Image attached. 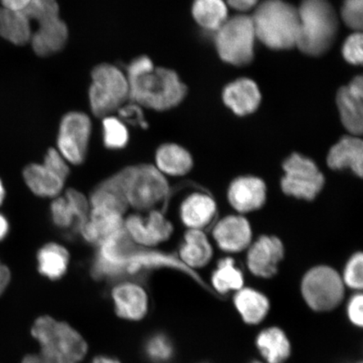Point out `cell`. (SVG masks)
<instances>
[{
    "mask_svg": "<svg viewBox=\"0 0 363 363\" xmlns=\"http://www.w3.org/2000/svg\"><path fill=\"white\" fill-rule=\"evenodd\" d=\"M129 101L157 111L178 106L187 94V87L174 70L155 67L147 56L139 57L127 67Z\"/></svg>",
    "mask_w": 363,
    "mask_h": 363,
    "instance_id": "cell-1",
    "label": "cell"
},
{
    "mask_svg": "<svg viewBox=\"0 0 363 363\" xmlns=\"http://www.w3.org/2000/svg\"><path fill=\"white\" fill-rule=\"evenodd\" d=\"M31 333L40 352L27 355L21 363H79L87 353V343L78 331L52 317L38 318Z\"/></svg>",
    "mask_w": 363,
    "mask_h": 363,
    "instance_id": "cell-2",
    "label": "cell"
},
{
    "mask_svg": "<svg viewBox=\"0 0 363 363\" xmlns=\"http://www.w3.org/2000/svg\"><path fill=\"white\" fill-rule=\"evenodd\" d=\"M298 13L296 47L308 56L324 55L338 33L339 21L334 8L328 0H302Z\"/></svg>",
    "mask_w": 363,
    "mask_h": 363,
    "instance_id": "cell-3",
    "label": "cell"
},
{
    "mask_svg": "<svg viewBox=\"0 0 363 363\" xmlns=\"http://www.w3.org/2000/svg\"><path fill=\"white\" fill-rule=\"evenodd\" d=\"M256 38L274 50L296 47L299 19L298 9L284 0H264L251 16Z\"/></svg>",
    "mask_w": 363,
    "mask_h": 363,
    "instance_id": "cell-4",
    "label": "cell"
},
{
    "mask_svg": "<svg viewBox=\"0 0 363 363\" xmlns=\"http://www.w3.org/2000/svg\"><path fill=\"white\" fill-rule=\"evenodd\" d=\"M91 78L89 99L94 116H111L129 101L128 79L119 68L102 63L94 68Z\"/></svg>",
    "mask_w": 363,
    "mask_h": 363,
    "instance_id": "cell-5",
    "label": "cell"
},
{
    "mask_svg": "<svg viewBox=\"0 0 363 363\" xmlns=\"http://www.w3.org/2000/svg\"><path fill=\"white\" fill-rule=\"evenodd\" d=\"M215 33L216 50L222 60L238 67L252 62L257 38L251 16L229 18Z\"/></svg>",
    "mask_w": 363,
    "mask_h": 363,
    "instance_id": "cell-6",
    "label": "cell"
},
{
    "mask_svg": "<svg viewBox=\"0 0 363 363\" xmlns=\"http://www.w3.org/2000/svg\"><path fill=\"white\" fill-rule=\"evenodd\" d=\"M169 185L160 171L151 165L131 167L127 183V201L138 210H148L161 202Z\"/></svg>",
    "mask_w": 363,
    "mask_h": 363,
    "instance_id": "cell-7",
    "label": "cell"
},
{
    "mask_svg": "<svg viewBox=\"0 0 363 363\" xmlns=\"http://www.w3.org/2000/svg\"><path fill=\"white\" fill-rule=\"evenodd\" d=\"M302 292L313 310L326 311L333 310L342 301L344 288L337 272L328 267H318L303 279Z\"/></svg>",
    "mask_w": 363,
    "mask_h": 363,
    "instance_id": "cell-8",
    "label": "cell"
},
{
    "mask_svg": "<svg viewBox=\"0 0 363 363\" xmlns=\"http://www.w3.org/2000/svg\"><path fill=\"white\" fill-rule=\"evenodd\" d=\"M282 188L286 194L298 199H314L324 184V177L310 159L293 154L284 163Z\"/></svg>",
    "mask_w": 363,
    "mask_h": 363,
    "instance_id": "cell-9",
    "label": "cell"
},
{
    "mask_svg": "<svg viewBox=\"0 0 363 363\" xmlns=\"http://www.w3.org/2000/svg\"><path fill=\"white\" fill-rule=\"evenodd\" d=\"M91 121L84 113L72 111L62 117L57 145L63 158L72 164L84 161L91 134Z\"/></svg>",
    "mask_w": 363,
    "mask_h": 363,
    "instance_id": "cell-10",
    "label": "cell"
},
{
    "mask_svg": "<svg viewBox=\"0 0 363 363\" xmlns=\"http://www.w3.org/2000/svg\"><path fill=\"white\" fill-rule=\"evenodd\" d=\"M363 79L354 78L350 84L338 90L337 104L342 124L349 133L361 135L363 128Z\"/></svg>",
    "mask_w": 363,
    "mask_h": 363,
    "instance_id": "cell-11",
    "label": "cell"
},
{
    "mask_svg": "<svg viewBox=\"0 0 363 363\" xmlns=\"http://www.w3.org/2000/svg\"><path fill=\"white\" fill-rule=\"evenodd\" d=\"M125 228L134 242L145 247L155 246L169 239L172 226L161 213L153 211L147 220L139 216H130L125 222Z\"/></svg>",
    "mask_w": 363,
    "mask_h": 363,
    "instance_id": "cell-12",
    "label": "cell"
},
{
    "mask_svg": "<svg viewBox=\"0 0 363 363\" xmlns=\"http://www.w3.org/2000/svg\"><path fill=\"white\" fill-rule=\"evenodd\" d=\"M125 228L122 215L108 208H93L81 233L89 242L101 247Z\"/></svg>",
    "mask_w": 363,
    "mask_h": 363,
    "instance_id": "cell-13",
    "label": "cell"
},
{
    "mask_svg": "<svg viewBox=\"0 0 363 363\" xmlns=\"http://www.w3.org/2000/svg\"><path fill=\"white\" fill-rule=\"evenodd\" d=\"M67 39V26L58 16L38 23L30 43L36 55L49 57L61 52Z\"/></svg>",
    "mask_w": 363,
    "mask_h": 363,
    "instance_id": "cell-14",
    "label": "cell"
},
{
    "mask_svg": "<svg viewBox=\"0 0 363 363\" xmlns=\"http://www.w3.org/2000/svg\"><path fill=\"white\" fill-rule=\"evenodd\" d=\"M284 256V247L278 238L262 237L248 253V267L252 274L270 278L274 276Z\"/></svg>",
    "mask_w": 363,
    "mask_h": 363,
    "instance_id": "cell-15",
    "label": "cell"
},
{
    "mask_svg": "<svg viewBox=\"0 0 363 363\" xmlns=\"http://www.w3.org/2000/svg\"><path fill=\"white\" fill-rule=\"evenodd\" d=\"M130 169L131 167H127L119 174L113 175L94 190L91 196L93 208H106L121 215L124 214L129 206L126 192Z\"/></svg>",
    "mask_w": 363,
    "mask_h": 363,
    "instance_id": "cell-16",
    "label": "cell"
},
{
    "mask_svg": "<svg viewBox=\"0 0 363 363\" xmlns=\"http://www.w3.org/2000/svg\"><path fill=\"white\" fill-rule=\"evenodd\" d=\"M222 97L225 106L239 116L255 112L262 99L257 84L249 79H240L227 85Z\"/></svg>",
    "mask_w": 363,
    "mask_h": 363,
    "instance_id": "cell-17",
    "label": "cell"
},
{
    "mask_svg": "<svg viewBox=\"0 0 363 363\" xmlns=\"http://www.w3.org/2000/svg\"><path fill=\"white\" fill-rule=\"evenodd\" d=\"M112 297L117 315L129 320H140L146 316L148 299L139 285L125 283L113 289Z\"/></svg>",
    "mask_w": 363,
    "mask_h": 363,
    "instance_id": "cell-18",
    "label": "cell"
},
{
    "mask_svg": "<svg viewBox=\"0 0 363 363\" xmlns=\"http://www.w3.org/2000/svg\"><path fill=\"white\" fill-rule=\"evenodd\" d=\"M159 267L179 269L191 275L194 279L201 284V279L199 278L198 275L179 260L178 257L162 252L138 250L135 246L125 258L123 263V272L126 271L130 274H134V272L143 269H152V267Z\"/></svg>",
    "mask_w": 363,
    "mask_h": 363,
    "instance_id": "cell-19",
    "label": "cell"
},
{
    "mask_svg": "<svg viewBox=\"0 0 363 363\" xmlns=\"http://www.w3.org/2000/svg\"><path fill=\"white\" fill-rule=\"evenodd\" d=\"M264 183L257 178L248 177L233 182L229 190V199L240 212H249L259 208L265 202Z\"/></svg>",
    "mask_w": 363,
    "mask_h": 363,
    "instance_id": "cell-20",
    "label": "cell"
},
{
    "mask_svg": "<svg viewBox=\"0 0 363 363\" xmlns=\"http://www.w3.org/2000/svg\"><path fill=\"white\" fill-rule=\"evenodd\" d=\"M251 228L247 220L240 216H229L222 220L214 230V238L226 252H240L251 240Z\"/></svg>",
    "mask_w": 363,
    "mask_h": 363,
    "instance_id": "cell-21",
    "label": "cell"
},
{
    "mask_svg": "<svg viewBox=\"0 0 363 363\" xmlns=\"http://www.w3.org/2000/svg\"><path fill=\"white\" fill-rule=\"evenodd\" d=\"M328 163L333 169H351L357 176H362L363 144L362 140L346 136L330 149Z\"/></svg>",
    "mask_w": 363,
    "mask_h": 363,
    "instance_id": "cell-22",
    "label": "cell"
},
{
    "mask_svg": "<svg viewBox=\"0 0 363 363\" xmlns=\"http://www.w3.org/2000/svg\"><path fill=\"white\" fill-rule=\"evenodd\" d=\"M33 30L31 21L23 11L0 8V36L16 45L30 42Z\"/></svg>",
    "mask_w": 363,
    "mask_h": 363,
    "instance_id": "cell-23",
    "label": "cell"
},
{
    "mask_svg": "<svg viewBox=\"0 0 363 363\" xmlns=\"http://www.w3.org/2000/svg\"><path fill=\"white\" fill-rule=\"evenodd\" d=\"M216 211V203L210 196L195 194L186 199L182 206L181 216L186 225L199 230L210 223Z\"/></svg>",
    "mask_w": 363,
    "mask_h": 363,
    "instance_id": "cell-24",
    "label": "cell"
},
{
    "mask_svg": "<svg viewBox=\"0 0 363 363\" xmlns=\"http://www.w3.org/2000/svg\"><path fill=\"white\" fill-rule=\"evenodd\" d=\"M24 178L28 187L38 196L54 197L60 193L65 181L44 165L31 164L26 167Z\"/></svg>",
    "mask_w": 363,
    "mask_h": 363,
    "instance_id": "cell-25",
    "label": "cell"
},
{
    "mask_svg": "<svg viewBox=\"0 0 363 363\" xmlns=\"http://www.w3.org/2000/svg\"><path fill=\"white\" fill-rule=\"evenodd\" d=\"M180 257L181 261L191 269L207 264L212 257V248L202 231L191 229L186 233Z\"/></svg>",
    "mask_w": 363,
    "mask_h": 363,
    "instance_id": "cell-26",
    "label": "cell"
},
{
    "mask_svg": "<svg viewBox=\"0 0 363 363\" xmlns=\"http://www.w3.org/2000/svg\"><path fill=\"white\" fill-rule=\"evenodd\" d=\"M192 15L199 26L216 33L228 19V10L223 0H194Z\"/></svg>",
    "mask_w": 363,
    "mask_h": 363,
    "instance_id": "cell-27",
    "label": "cell"
},
{
    "mask_svg": "<svg viewBox=\"0 0 363 363\" xmlns=\"http://www.w3.org/2000/svg\"><path fill=\"white\" fill-rule=\"evenodd\" d=\"M159 169L172 176L184 175L191 169L193 161L190 154L176 144H165L157 152Z\"/></svg>",
    "mask_w": 363,
    "mask_h": 363,
    "instance_id": "cell-28",
    "label": "cell"
},
{
    "mask_svg": "<svg viewBox=\"0 0 363 363\" xmlns=\"http://www.w3.org/2000/svg\"><path fill=\"white\" fill-rule=\"evenodd\" d=\"M258 349L269 363H282L289 356L290 344L282 330L270 328L263 330L257 340Z\"/></svg>",
    "mask_w": 363,
    "mask_h": 363,
    "instance_id": "cell-29",
    "label": "cell"
},
{
    "mask_svg": "<svg viewBox=\"0 0 363 363\" xmlns=\"http://www.w3.org/2000/svg\"><path fill=\"white\" fill-rule=\"evenodd\" d=\"M235 305L248 324H258L269 311V303L264 295L245 289L235 297Z\"/></svg>",
    "mask_w": 363,
    "mask_h": 363,
    "instance_id": "cell-30",
    "label": "cell"
},
{
    "mask_svg": "<svg viewBox=\"0 0 363 363\" xmlns=\"http://www.w3.org/2000/svg\"><path fill=\"white\" fill-rule=\"evenodd\" d=\"M68 258L67 250L60 245H45L38 254L39 271L52 280L60 279L67 271Z\"/></svg>",
    "mask_w": 363,
    "mask_h": 363,
    "instance_id": "cell-31",
    "label": "cell"
},
{
    "mask_svg": "<svg viewBox=\"0 0 363 363\" xmlns=\"http://www.w3.org/2000/svg\"><path fill=\"white\" fill-rule=\"evenodd\" d=\"M212 283L216 291L225 294L230 290L240 289L243 285L242 272L235 267L231 258H225L218 266V269L213 274Z\"/></svg>",
    "mask_w": 363,
    "mask_h": 363,
    "instance_id": "cell-32",
    "label": "cell"
},
{
    "mask_svg": "<svg viewBox=\"0 0 363 363\" xmlns=\"http://www.w3.org/2000/svg\"><path fill=\"white\" fill-rule=\"evenodd\" d=\"M144 353L150 361L165 363L174 357V345L165 334H153L144 344Z\"/></svg>",
    "mask_w": 363,
    "mask_h": 363,
    "instance_id": "cell-33",
    "label": "cell"
},
{
    "mask_svg": "<svg viewBox=\"0 0 363 363\" xmlns=\"http://www.w3.org/2000/svg\"><path fill=\"white\" fill-rule=\"evenodd\" d=\"M104 143L107 148L121 149L129 140L128 130L119 118L108 116L103 118Z\"/></svg>",
    "mask_w": 363,
    "mask_h": 363,
    "instance_id": "cell-34",
    "label": "cell"
},
{
    "mask_svg": "<svg viewBox=\"0 0 363 363\" xmlns=\"http://www.w3.org/2000/svg\"><path fill=\"white\" fill-rule=\"evenodd\" d=\"M30 21L38 23L59 16L57 0H30L29 6L23 11Z\"/></svg>",
    "mask_w": 363,
    "mask_h": 363,
    "instance_id": "cell-35",
    "label": "cell"
},
{
    "mask_svg": "<svg viewBox=\"0 0 363 363\" xmlns=\"http://www.w3.org/2000/svg\"><path fill=\"white\" fill-rule=\"evenodd\" d=\"M363 0H344L340 16L349 28L361 33L362 29Z\"/></svg>",
    "mask_w": 363,
    "mask_h": 363,
    "instance_id": "cell-36",
    "label": "cell"
},
{
    "mask_svg": "<svg viewBox=\"0 0 363 363\" xmlns=\"http://www.w3.org/2000/svg\"><path fill=\"white\" fill-rule=\"evenodd\" d=\"M65 198L68 204H69L72 214H74L75 223L78 228L81 230L89 217L87 199H86L84 194L75 189H68Z\"/></svg>",
    "mask_w": 363,
    "mask_h": 363,
    "instance_id": "cell-37",
    "label": "cell"
},
{
    "mask_svg": "<svg viewBox=\"0 0 363 363\" xmlns=\"http://www.w3.org/2000/svg\"><path fill=\"white\" fill-rule=\"evenodd\" d=\"M345 60L352 65H361L362 62V35L355 33L348 36L342 47Z\"/></svg>",
    "mask_w": 363,
    "mask_h": 363,
    "instance_id": "cell-38",
    "label": "cell"
},
{
    "mask_svg": "<svg viewBox=\"0 0 363 363\" xmlns=\"http://www.w3.org/2000/svg\"><path fill=\"white\" fill-rule=\"evenodd\" d=\"M52 214L55 224L62 228L75 223L74 214L66 198H59L52 203Z\"/></svg>",
    "mask_w": 363,
    "mask_h": 363,
    "instance_id": "cell-39",
    "label": "cell"
},
{
    "mask_svg": "<svg viewBox=\"0 0 363 363\" xmlns=\"http://www.w3.org/2000/svg\"><path fill=\"white\" fill-rule=\"evenodd\" d=\"M362 270L363 257L362 253H358L349 262L345 272V281L349 287L357 289L362 288Z\"/></svg>",
    "mask_w": 363,
    "mask_h": 363,
    "instance_id": "cell-40",
    "label": "cell"
},
{
    "mask_svg": "<svg viewBox=\"0 0 363 363\" xmlns=\"http://www.w3.org/2000/svg\"><path fill=\"white\" fill-rule=\"evenodd\" d=\"M117 112L119 113V119L121 121L128 122L134 125H140L143 128H147L148 126L144 118L143 107L138 104L133 102H130L129 104H125Z\"/></svg>",
    "mask_w": 363,
    "mask_h": 363,
    "instance_id": "cell-41",
    "label": "cell"
},
{
    "mask_svg": "<svg viewBox=\"0 0 363 363\" xmlns=\"http://www.w3.org/2000/svg\"><path fill=\"white\" fill-rule=\"evenodd\" d=\"M44 166L63 181H65L69 174V169H68L65 158L56 149L48 150L45 157Z\"/></svg>",
    "mask_w": 363,
    "mask_h": 363,
    "instance_id": "cell-42",
    "label": "cell"
},
{
    "mask_svg": "<svg viewBox=\"0 0 363 363\" xmlns=\"http://www.w3.org/2000/svg\"><path fill=\"white\" fill-rule=\"evenodd\" d=\"M362 303L363 298L362 294L355 295L348 306V315L354 325H362Z\"/></svg>",
    "mask_w": 363,
    "mask_h": 363,
    "instance_id": "cell-43",
    "label": "cell"
},
{
    "mask_svg": "<svg viewBox=\"0 0 363 363\" xmlns=\"http://www.w3.org/2000/svg\"><path fill=\"white\" fill-rule=\"evenodd\" d=\"M259 0H227L228 6L239 12H247L257 6Z\"/></svg>",
    "mask_w": 363,
    "mask_h": 363,
    "instance_id": "cell-44",
    "label": "cell"
},
{
    "mask_svg": "<svg viewBox=\"0 0 363 363\" xmlns=\"http://www.w3.org/2000/svg\"><path fill=\"white\" fill-rule=\"evenodd\" d=\"M2 8L12 11H24L30 0H0Z\"/></svg>",
    "mask_w": 363,
    "mask_h": 363,
    "instance_id": "cell-45",
    "label": "cell"
},
{
    "mask_svg": "<svg viewBox=\"0 0 363 363\" xmlns=\"http://www.w3.org/2000/svg\"><path fill=\"white\" fill-rule=\"evenodd\" d=\"M11 281V272L6 266L0 262V296L3 294Z\"/></svg>",
    "mask_w": 363,
    "mask_h": 363,
    "instance_id": "cell-46",
    "label": "cell"
},
{
    "mask_svg": "<svg viewBox=\"0 0 363 363\" xmlns=\"http://www.w3.org/2000/svg\"><path fill=\"white\" fill-rule=\"evenodd\" d=\"M8 222L3 216L0 215V240L6 238L8 233Z\"/></svg>",
    "mask_w": 363,
    "mask_h": 363,
    "instance_id": "cell-47",
    "label": "cell"
},
{
    "mask_svg": "<svg viewBox=\"0 0 363 363\" xmlns=\"http://www.w3.org/2000/svg\"><path fill=\"white\" fill-rule=\"evenodd\" d=\"M91 363H121L119 361L115 359V358L108 357H98L94 358V361Z\"/></svg>",
    "mask_w": 363,
    "mask_h": 363,
    "instance_id": "cell-48",
    "label": "cell"
},
{
    "mask_svg": "<svg viewBox=\"0 0 363 363\" xmlns=\"http://www.w3.org/2000/svg\"><path fill=\"white\" fill-rule=\"evenodd\" d=\"M4 186L2 184L1 180H0V206H1V203L4 201Z\"/></svg>",
    "mask_w": 363,
    "mask_h": 363,
    "instance_id": "cell-49",
    "label": "cell"
},
{
    "mask_svg": "<svg viewBox=\"0 0 363 363\" xmlns=\"http://www.w3.org/2000/svg\"><path fill=\"white\" fill-rule=\"evenodd\" d=\"M253 363H261V362H253Z\"/></svg>",
    "mask_w": 363,
    "mask_h": 363,
    "instance_id": "cell-50",
    "label": "cell"
}]
</instances>
